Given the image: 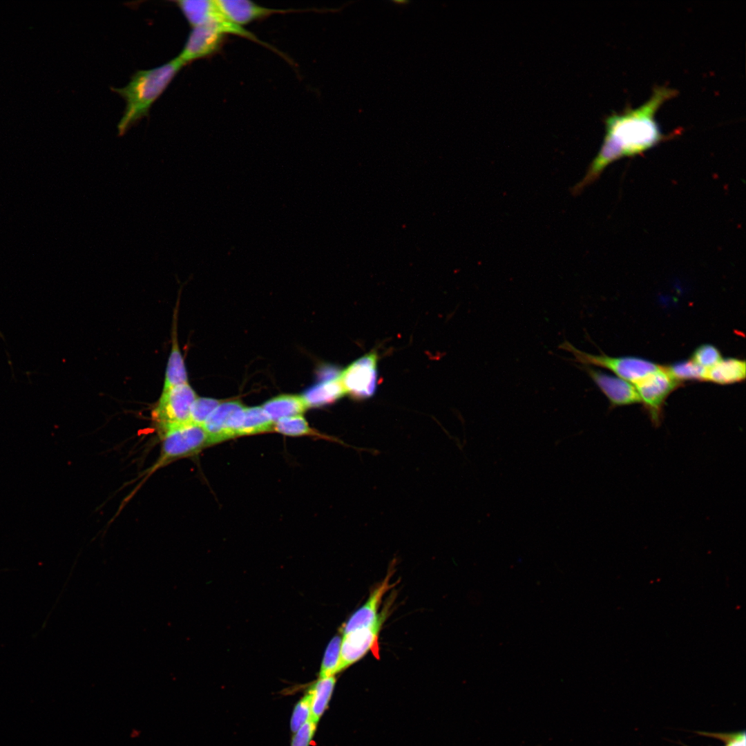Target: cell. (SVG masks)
Instances as JSON below:
<instances>
[{"label": "cell", "mask_w": 746, "mask_h": 746, "mask_svg": "<svg viewBox=\"0 0 746 746\" xmlns=\"http://www.w3.org/2000/svg\"><path fill=\"white\" fill-rule=\"evenodd\" d=\"M676 95V90L657 86L649 99L636 108H628L620 113H613L604 119L606 134L597 153L582 180L572 193H579L595 181L611 162L624 156H631L651 149L664 140L655 115L660 106Z\"/></svg>", "instance_id": "6da1fadb"}, {"label": "cell", "mask_w": 746, "mask_h": 746, "mask_svg": "<svg viewBox=\"0 0 746 746\" xmlns=\"http://www.w3.org/2000/svg\"><path fill=\"white\" fill-rule=\"evenodd\" d=\"M184 66L176 57L157 67L137 71L125 86L113 89L125 102V108L117 124L119 136L148 114L153 104Z\"/></svg>", "instance_id": "7a4b0ae2"}, {"label": "cell", "mask_w": 746, "mask_h": 746, "mask_svg": "<svg viewBox=\"0 0 746 746\" xmlns=\"http://www.w3.org/2000/svg\"><path fill=\"white\" fill-rule=\"evenodd\" d=\"M560 348L571 353L574 362L582 365H595L612 371L617 376L635 384L660 367L649 360L636 356L612 357L604 354H591L578 350L565 341Z\"/></svg>", "instance_id": "3957f363"}, {"label": "cell", "mask_w": 746, "mask_h": 746, "mask_svg": "<svg viewBox=\"0 0 746 746\" xmlns=\"http://www.w3.org/2000/svg\"><path fill=\"white\" fill-rule=\"evenodd\" d=\"M197 397L189 383L162 392L152 411L153 420L160 433L190 421L191 407Z\"/></svg>", "instance_id": "277c9868"}, {"label": "cell", "mask_w": 746, "mask_h": 746, "mask_svg": "<svg viewBox=\"0 0 746 746\" xmlns=\"http://www.w3.org/2000/svg\"><path fill=\"white\" fill-rule=\"evenodd\" d=\"M160 434L161 455L157 463L159 466L173 459L195 453L209 444L204 427L191 421L170 427Z\"/></svg>", "instance_id": "5b68a950"}, {"label": "cell", "mask_w": 746, "mask_h": 746, "mask_svg": "<svg viewBox=\"0 0 746 746\" xmlns=\"http://www.w3.org/2000/svg\"><path fill=\"white\" fill-rule=\"evenodd\" d=\"M680 383L669 375L664 366H660L658 370L633 384L654 427L658 428L661 425L665 400Z\"/></svg>", "instance_id": "8992f818"}, {"label": "cell", "mask_w": 746, "mask_h": 746, "mask_svg": "<svg viewBox=\"0 0 746 746\" xmlns=\"http://www.w3.org/2000/svg\"><path fill=\"white\" fill-rule=\"evenodd\" d=\"M378 354L372 352L353 361L341 371L340 380L345 394L354 399L371 397L377 385Z\"/></svg>", "instance_id": "52a82bcc"}, {"label": "cell", "mask_w": 746, "mask_h": 746, "mask_svg": "<svg viewBox=\"0 0 746 746\" xmlns=\"http://www.w3.org/2000/svg\"><path fill=\"white\" fill-rule=\"evenodd\" d=\"M385 606L377 620L371 625L343 634L341 643V671L361 660L370 650H378V638L388 614Z\"/></svg>", "instance_id": "ba28073f"}, {"label": "cell", "mask_w": 746, "mask_h": 746, "mask_svg": "<svg viewBox=\"0 0 746 746\" xmlns=\"http://www.w3.org/2000/svg\"><path fill=\"white\" fill-rule=\"evenodd\" d=\"M245 407L239 401H227L220 405L202 425L209 444L239 436Z\"/></svg>", "instance_id": "9c48e42d"}, {"label": "cell", "mask_w": 746, "mask_h": 746, "mask_svg": "<svg viewBox=\"0 0 746 746\" xmlns=\"http://www.w3.org/2000/svg\"><path fill=\"white\" fill-rule=\"evenodd\" d=\"M227 36L211 23L193 27L178 57L186 65L214 55L222 48Z\"/></svg>", "instance_id": "30bf717a"}, {"label": "cell", "mask_w": 746, "mask_h": 746, "mask_svg": "<svg viewBox=\"0 0 746 746\" xmlns=\"http://www.w3.org/2000/svg\"><path fill=\"white\" fill-rule=\"evenodd\" d=\"M224 13L235 23L243 26L275 15L315 11L316 9H279L258 5L248 0H216Z\"/></svg>", "instance_id": "8fae6325"}, {"label": "cell", "mask_w": 746, "mask_h": 746, "mask_svg": "<svg viewBox=\"0 0 746 746\" xmlns=\"http://www.w3.org/2000/svg\"><path fill=\"white\" fill-rule=\"evenodd\" d=\"M607 397L611 407L640 402L634 385L618 376H611L588 365L582 367Z\"/></svg>", "instance_id": "7c38bea8"}, {"label": "cell", "mask_w": 746, "mask_h": 746, "mask_svg": "<svg viewBox=\"0 0 746 746\" xmlns=\"http://www.w3.org/2000/svg\"><path fill=\"white\" fill-rule=\"evenodd\" d=\"M392 573H388L385 578L370 593L365 604L349 618L343 628V634L355 629L372 624L378 618V609L382 598L392 588L390 583Z\"/></svg>", "instance_id": "4fadbf2b"}, {"label": "cell", "mask_w": 746, "mask_h": 746, "mask_svg": "<svg viewBox=\"0 0 746 746\" xmlns=\"http://www.w3.org/2000/svg\"><path fill=\"white\" fill-rule=\"evenodd\" d=\"M175 317V314L171 335L172 345L166 368L162 392L177 385L188 383V375L178 341Z\"/></svg>", "instance_id": "5bb4252c"}, {"label": "cell", "mask_w": 746, "mask_h": 746, "mask_svg": "<svg viewBox=\"0 0 746 746\" xmlns=\"http://www.w3.org/2000/svg\"><path fill=\"white\" fill-rule=\"evenodd\" d=\"M261 407L274 423L283 418L302 415L308 408L302 396L293 394L279 395Z\"/></svg>", "instance_id": "9a60e30c"}, {"label": "cell", "mask_w": 746, "mask_h": 746, "mask_svg": "<svg viewBox=\"0 0 746 746\" xmlns=\"http://www.w3.org/2000/svg\"><path fill=\"white\" fill-rule=\"evenodd\" d=\"M745 361L734 358H721L707 369L705 381L718 384H731L745 379Z\"/></svg>", "instance_id": "2e32d148"}, {"label": "cell", "mask_w": 746, "mask_h": 746, "mask_svg": "<svg viewBox=\"0 0 746 746\" xmlns=\"http://www.w3.org/2000/svg\"><path fill=\"white\" fill-rule=\"evenodd\" d=\"M345 394L339 376L334 379L321 381L309 388L302 396L307 408H313L332 403Z\"/></svg>", "instance_id": "e0dca14e"}, {"label": "cell", "mask_w": 746, "mask_h": 746, "mask_svg": "<svg viewBox=\"0 0 746 746\" xmlns=\"http://www.w3.org/2000/svg\"><path fill=\"white\" fill-rule=\"evenodd\" d=\"M336 684L335 676L319 677L307 691L311 707V720L318 723L331 700Z\"/></svg>", "instance_id": "ac0fdd59"}, {"label": "cell", "mask_w": 746, "mask_h": 746, "mask_svg": "<svg viewBox=\"0 0 746 746\" xmlns=\"http://www.w3.org/2000/svg\"><path fill=\"white\" fill-rule=\"evenodd\" d=\"M274 425L261 406L245 408L239 436L269 431Z\"/></svg>", "instance_id": "d6986e66"}, {"label": "cell", "mask_w": 746, "mask_h": 746, "mask_svg": "<svg viewBox=\"0 0 746 746\" xmlns=\"http://www.w3.org/2000/svg\"><path fill=\"white\" fill-rule=\"evenodd\" d=\"M669 375L678 382L686 381H705L707 369L700 366L691 359L681 361L664 366Z\"/></svg>", "instance_id": "ffe728a7"}, {"label": "cell", "mask_w": 746, "mask_h": 746, "mask_svg": "<svg viewBox=\"0 0 746 746\" xmlns=\"http://www.w3.org/2000/svg\"><path fill=\"white\" fill-rule=\"evenodd\" d=\"M341 638L338 635L329 642L322 660L319 677L334 676L341 671Z\"/></svg>", "instance_id": "44dd1931"}, {"label": "cell", "mask_w": 746, "mask_h": 746, "mask_svg": "<svg viewBox=\"0 0 746 746\" xmlns=\"http://www.w3.org/2000/svg\"><path fill=\"white\" fill-rule=\"evenodd\" d=\"M274 429L288 436H302L311 432L310 428L302 415L283 418L274 425Z\"/></svg>", "instance_id": "7402d4cb"}, {"label": "cell", "mask_w": 746, "mask_h": 746, "mask_svg": "<svg viewBox=\"0 0 746 746\" xmlns=\"http://www.w3.org/2000/svg\"><path fill=\"white\" fill-rule=\"evenodd\" d=\"M220 403L213 398L197 397L191 407L190 421L202 425Z\"/></svg>", "instance_id": "603a6c76"}, {"label": "cell", "mask_w": 746, "mask_h": 746, "mask_svg": "<svg viewBox=\"0 0 746 746\" xmlns=\"http://www.w3.org/2000/svg\"><path fill=\"white\" fill-rule=\"evenodd\" d=\"M311 720L309 696L306 693L294 705L291 719L290 729L292 735Z\"/></svg>", "instance_id": "cb8c5ba5"}, {"label": "cell", "mask_w": 746, "mask_h": 746, "mask_svg": "<svg viewBox=\"0 0 746 746\" xmlns=\"http://www.w3.org/2000/svg\"><path fill=\"white\" fill-rule=\"evenodd\" d=\"M721 358L718 349L710 344L701 345L695 350L691 356L694 362L705 369L711 367Z\"/></svg>", "instance_id": "d4e9b609"}, {"label": "cell", "mask_w": 746, "mask_h": 746, "mask_svg": "<svg viewBox=\"0 0 746 746\" xmlns=\"http://www.w3.org/2000/svg\"><path fill=\"white\" fill-rule=\"evenodd\" d=\"M317 723L308 720L293 734L290 746H309L316 730Z\"/></svg>", "instance_id": "484cf974"}, {"label": "cell", "mask_w": 746, "mask_h": 746, "mask_svg": "<svg viewBox=\"0 0 746 746\" xmlns=\"http://www.w3.org/2000/svg\"><path fill=\"white\" fill-rule=\"evenodd\" d=\"M700 734L722 740L725 743V746H745V731L731 734H713L705 732H701Z\"/></svg>", "instance_id": "4316f807"}, {"label": "cell", "mask_w": 746, "mask_h": 746, "mask_svg": "<svg viewBox=\"0 0 746 746\" xmlns=\"http://www.w3.org/2000/svg\"><path fill=\"white\" fill-rule=\"evenodd\" d=\"M406 2H407V1H405H405H402V3H406ZM396 3H400V1H396Z\"/></svg>", "instance_id": "83f0119b"}]
</instances>
